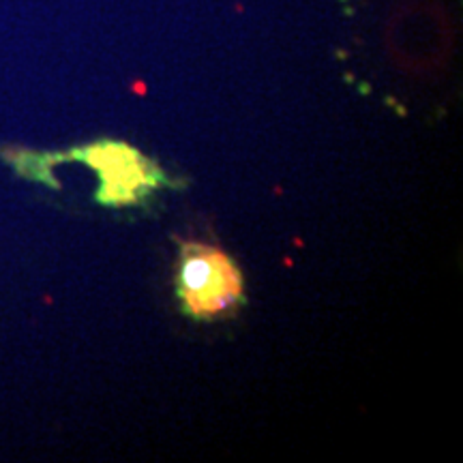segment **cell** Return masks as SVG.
Wrapping results in <instances>:
<instances>
[{
    "instance_id": "obj_1",
    "label": "cell",
    "mask_w": 463,
    "mask_h": 463,
    "mask_svg": "<svg viewBox=\"0 0 463 463\" xmlns=\"http://www.w3.org/2000/svg\"><path fill=\"white\" fill-rule=\"evenodd\" d=\"M176 292L195 320H217L245 300V281L228 253L204 242H183Z\"/></svg>"
},
{
    "instance_id": "obj_2",
    "label": "cell",
    "mask_w": 463,
    "mask_h": 463,
    "mask_svg": "<svg viewBox=\"0 0 463 463\" xmlns=\"http://www.w3.org/2000/svg\"><path fill=\"white\" fill-rule=\"evenodd\" d=\"M54 159H82L99 176L97 200L108 206H127L140 202L148 191L165 184L164 174L133 146L120 142L90 144L69 155H50Z\"/></svg>"
}]
</instances>
